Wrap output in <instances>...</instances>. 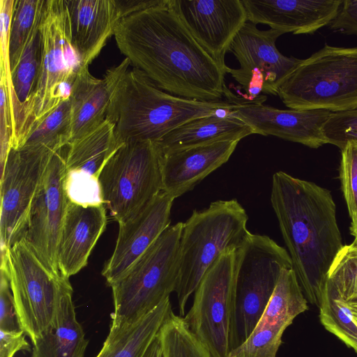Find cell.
I'll use <instances>...</instances> for the list:
<instances>
[{"instance_id": "cell-1", "label": "cell", "mask_w": 357, "mask_h": 357, "mask_svg": "<svg viewBox=\"0 0 357 357\" xmlns=\"http://www.w3.org/2000/svg\"><path fill=\"white\" fill-rule=\"evenodd\" d=\"M114 36L130 64L160 89L199 101L223 100L226 71L197 42L168 3L122 18Z\"/></svg>"}, {"instance_id": "cell-2", "label": "cell", "mask_w": 357, "mask_h": 357, "mask_svg": "<svg viewBox=\"0 0 357 357\" xmlns=\"http://www.w3.org/2000/svg\"><path fill=\"white\" fill-rule=\"evenodd\" d=\"M271 202L302 291L319 307L330 268L344 246L331 193L280 171L272 178Z\"/></svg>"}, {"instance_id": "cell-3", "label": "cell", "mask_w": 357, "mask_h": 357, "mask_svg": "<svg viewBox=\"0 0 357 357\" xmlns=\"http://www.w3.org/2000/svg\"><path fill=\"white\" fill-rule=\"evenodd\" d=\"M227 100L204 102L183 98L160 89L141 70L126 68L115 82L106 119L115 124L119 146L130 142H157L196 118L220 109L232 110Z\"/></svg>"}, {"instance_id": "cell-4", "label": "cell", "mask_w": 357, "mask_h": 357, "mask_svg": "<svg viewBox=\"0 0 357 357\" xmlns=\"http://www.w3.org/2000/svg\"><path fill=\"white\" fill-rule=\"evenodd\" d=\"M248 216L235 199L217 200L194 210L183 222L179 243V271L175 292L179 315H185L188 298L206 271L225 250L240 248L251 233Z\"/></svg>"}, {"instance_id": "cell-5", "label": "cell", "mask_w": 357, "mask_h": 357, "mask_svg": "<svg viewBox=\"0 0 357 357\" xmlns=\"http://www.w3.org/2000/svg\"><path fill=\"white\" fill-rule=\"evenodd\" d=\"M278 96L289 109L338 112L357 108V47L326 45L298 66Z\"/></svg>"}, {"instance_id": "cell-6", "label": "cell", "mask_w": 357, "mask_h": 357, "mask_svg": "<svg viewBox=\"0 0 357 357\" xmlns=\"http://www.w3.org/2000/svg\"><path fill=\"white\" fill-rule=\"evenodd\" d=\"M183 222L169 226L119 280L112 284L114 312L110 328L146 314L175 291Z\"/></svg>"}, {"instance_id": "cell-7", "label": "cell", "mask_w": 357, "mask_h": 357, "mask_svg": "<svg viewBox=\"0 0 357 357\" xmlns=\"http://www.w3.org/2000/svg\"><path fill=\"white\" fill-rule=\"evenodd\" d=\"M241 247L224 251L208 268L183 317L212 357H227L238 346L236 281Z\"/></svg>"}, {"instance_id": "cell-8", "label": "cell", "mask_w": 357, "mask_h": 357, "mask_svg": "<svg viewBox=\"0 0 357 357\" xmlns=\"http://www.w3.org/2000/svg\"><path fill=\"white\" fill-rule=\"evenodd\" d=\"M40 66L33 95L24 113L19 146L31 126L70 96L81 67L73 45L66 0H46L40 29Z\"/></svg>"}, {"instance_id": "cell-9", "label": "cell", "mask_w": 357, "mask_h": 357, "mask_svg": "<svg viewBox=\"0 0 357 357\" xmlns=\"http://www.w3.org/2000/svg\"><path fill=\"white\" fill-rule=\"evenodd\" d=\"M100 183L104 204L115 220L134 215L162 190L156 143L123 144L104 167Z\"/></svg>"}, {"instance_id": "cell-10", "label": "cell", "mask_w": 357, "mask_h": 357, "mask_svg": "<svg viewBox=\"0 0 357 357\" xmlns=\"http://www.w3.org/2000/svg\"><path fill=\"white\" fill-rule=\"evenodd\" d=\"M285 268H292V262L284 248L268 236L250 235L241 248L236 274L238 346L257 326Z\"/></svg>"}, {"instance_id": "cell-11", "label": "cell", "mask_w": 357, "mask_h": 357, "mask_svg": "<svg viewBox=\"0 0 357 357\" xmlns=\"http://www.w3.org/2000/svg\"><path fill=\"white\" fill-rule=\"evenodd\" d=\"M6 266L20 328L33 344L51 324L62 275H56L41 262L24 238L8 251Z\"/></svg>"}, {"instance_id": "cell-12", "label": "cell", "mask_w": 357, "mask_h": 357, "mask_svg": "<svg viewBox=\"0 0 357 357\" xmlns=\"http://www.w3.org/2000/svg\"><path fill=\"white\" fill-rule=\"evenodd\" d=\"M282 34L273 29L260 30L247 21L231 43L229 52L240 68H229L227 74L245 90L243 97L252 103L263 104L266 95L278 96L280 86L302 60L279 52L275 43Z\"/></svg>"}, {"instance_id": "cell-13", "label": "cell", "mask_w": 357, "mask_h": 357, "mask_svg": "<svg viewBox=\"0 0 357 357\" xmlns=\"http://www.w3.org/2000/svg\"><path fill=\"white\" fill-rule=\"evenodd\" d=\"M54 153L43 148L10 149L1 176V260L24 238L32 202Z\"/></svg>"}, {"instance_id": "cell-14", "label": "cell", "mask_w": 357, "mask_h": 357, "mask_svg": "<svg viewBox=\"0 0 357 357\" xmlns=\"http://www.w3.org/2000/svg\"><path fill=\"white\" fill-rule=\"evenodd\" d=\"M65 147L55 152L32 202L24 236L41 262L52 273L61 275L57 246L68 199L64 188Z\"/></svg>"}, {"instance_id": "cell-15", "label": "cell", "mask_w": 357, "mask_h": 357, "mask_svg": "<svg viewBox=\"0 0 357 357\" xmlns=\"http://www.w3.org/2000/svg\"><path fill=\"white\" fill-rule=\"evenodd\" d=\"M168 6L227 74L225 55L248 21L242 0H169Z\"/></svg>"}, {"instance_id": "cell-16", "label": "cell", "mask_w": 357, "mask_h": 357, "mask_svg": "<svg viewBox=\"0 0 357 357\" xmlns=\"http://www.w3.org/2000/svg\"><path fill=\"white\" fill-rule=\"evenodd\" d=\"M174 199L162 190L139 211L119 223L114 252L102 271L109 286L124 275L170 226Z\"/></svg>"}, {"instance_id": "cell-17", "label": "cell", "mask_w": 357, "mask_h": 357, "mask_svg": "<svg viewBox=\"0 0 357 357\" xmlns=\"http://www.w3.org/2000/svg\"><path fill=\"white\" fill-rule=\"evenodd\" d=\"M231 112L250 126L253 134L273 135L312 149L326 144L321 128L333 113L324 109H280L252 103L239 96Z\"/></svg>"}, {"instance_id": "cell-18", "label": "cell", "mask_w": 357, "mask_h": 357, "mask_svg": "<svg viewBox=\"0 0 357 357\" xmlns=\"http://www.w3.org/2000/svg\"><path fill=\"white\" fill-rule=\"evenodd\" d=\"M247 19L283 33L311 34L337 15L340 0H242Z\"/></svg>"}, {"instance_id": "cell-19", "label": "cell", "mask_w": 357, "mask_h": 357, "mask_svg": "<svg viewBox=\"0 0 357 357\" xmlns=\"http://www.w3.org/2000/svg\"><path fill=\"white\" fill-rule=\"evenodd\" d=\"M238 141H222L160 154L162 191L174 199L227 162Z\"/></svg>"}, {"instance_id": "cell-20", "label": "cell", "mask_w": 357, "mask_h": 357, "mask_svg": "<svg viewBox=\"0 0 357 357\" xmlns=\"http://www.w3.org/2000/svg\"><path fill=\"white\" fill-rule=\"evenodd\" d=\"M107 220L105 204L84 206L68 201L56 252L61 275L69 278L86 266Z\"/></svg>"}, {"instance_id": "cell-21", "label": "cell", "mask_w": 357, "mask_h": 357, "mask_svg": "<svg viewBox=\"0 0 357 357\" xmlns=\"http://www.w3.org/2000/svg\"><path fill=\"white\" fill-rule=\"evenodd\" d=\"M73 45L89 66L121 20L115 0H66Z\"/></svg>"}, {"instance_id": "cell-22", "label": "cell", "mask_w": 357, "mask_h": 357, "mask_svg": "<svg viewBox=\"0 0 357 357\" xmlns=\"http://www.w3.org/2000/svg\"><path fill=\"white\" fill-rule=\"evenodd\" d=\"M131 65L125 58L108 69L102 79L94 77L89 66H81L73 83L69 99L71 107L70 142L101 124L107 117L112 91L121 73Z\"/></svg>"}, {"instance_id": "cell-23", "label": "cell", "mask_w": 357, "mask_h": 357, "mask_svg": "<svg viewBox=\"0 0 357 357\" xmlns=\"http://www.w3.org/2000/svg\"><path fill=\"white\" fill-rule=\"evenodd\" d=\"M88 343L76 318L73 287L62 275L53 320L33 344L31 357H84Z\"/></svg>"}, {"instance_id": "cell-24", "label": "cell", "mask_w": 357, "mask_h": 357, "mask_svg": "<svg viewBox=\"0 0 357 357\" xmlns=\"http://www.w3.org/2000/svg\"><path fill=\"white\" fill-rule=\"evenodd\" d=\"M252 129L229 109L196 118L177 127L155 142L160 154L222 141H240Z\"/></svg>"}, {"instance_id": "cell-25", "label": "cell", "mask_w": 357, "mask_h": 357, "mask_svg": "<svg viewBox=\"0 0 357 357\" xmlns=\"http://www.w3.org/2000/svg\"><path fill=\"white\" fill-rule=\"evenodd\" d=\"M119 146L115 124L106 119L98 127L66 146V175L100 181L104 167Z\"/></svg>"}, {"instance_id": "cell-26", "label": "cell", "mask_w": 357, "mask_h": 357, "mask_svg": "<svg viewBox=\"0 0 357 357\" xmlns=\"http://www.w3.org/2000/svg\"><path fill=\"white\" fill-rule=\"evenodd\" d=\"M172 311L169 297L135 321L110 328L96 357H142Z\"/></svg>"}, {"instance_id": "cell-27", "label": "cell", "mask_w": 357, "mask_h": 357, "mask_svg": "<svg viewBox=\"0 0 357 357\" xmlns=\"http://www.w3.org/2000/svg\"><path fill=\"white\" fill-rule=\"evenodd\" d=\"M308 310L293 268L284 269L257 326H274L286 329L300 314Z\"/></svg>"}, {"instance_id": "cell-28", "label": "cell", "mask_w": 357, "mask_h": 357, "mask_svg": "<svg viewBox=\"0 0 357 357\" xmlns=\"http://www.w3.org/2000/svg\"><path fill=\"white\" fill-rule=\"evenodd\" d=\"M71 107L69 98L61 101L29 128L17 149H46L58 151L70 139Z\"/></svg>"}, {"instance_id": "cell-29", "label": "cell", "mask_w": 357, "mask_h": 357, "mask_svg": "<svg viewBox=\"0 0 357 357\" xmlns=\"http://www.w3.org/2000/svg\"><path fill=\"white\" fill-rule=\"evenodd\" d=\"M46 0L15 1L9 42L10 71L19 63L26 49L38 33Z\"/></svg>"}, {"instance_id": "cell-30", "label": "cell", "mask_w": 357, "mask_h": 357, "mask_svg": "<svg viewBox=\"0 0 357 357\" xmlns=\"http://www.w3.org/2000/svg\"><path fill=\"white\" fill-rule=\"evenodd\" d=\"M319 309L324 328L357 354V324L346 302L328 281Z\"/></svg>"}, {"instance_id": "cell-31", "label": "cell", "mask_w": 357, "mask_h": 357, "mask_svg": "<svg viewBox=\"0 0 357 357\" xmlns=\"http://www.w3.org/2000/svg\"><path fill=\"white\" fill-rule=\"evenodd\" d=\"M158 339L162 357H212L190 332L183 317L171 312L160 328Z\"/></svg>"}, {"instance_id": "cell-32", "label": "cell", "mask_w": 357, "mask_h": 357, "mask_svg": "<svg viewBox=\"0 0 357 357\" xmlns=\"http://www.w3.org/2000/svg\"><path fill=\"white\" fill-rule=\"evenodd\" d=\"M327 281L344 301H357V246L342 247L330 268Z\"/></svg>"}, {"instance_id": "cell-33", "label": "cell", "mask_w": 357, "mask_h": 357, "mask_svg": "<svg viewBox=\"0 0 357 357\" xmlns=\"http://www.w3.org/2000/svg\"><path fill=\"white\" fill-rule=\"evenodd\" d=\"M284 331L274 326H256L250 335L227 357H276Z\"/></svg>"}, {"instance_id": "cell-34", "label": "cell", "mask_w": 357, "mask_h": 357, "mask_svg": "<svg viewBox=\"0 0 357 357\" xmlns=\"http://www.w3.org/2000/svg\"><path fill=\"white\" fill-rule=\"evenodd\" d=\"M326 144L343 149L348 142L357 143V108L333 112L322 126Z\"/></svg>"}, {"instance_id": "cell-35", "label": "cell", "mask_w": 357, "mask_h": 357, "mask_svg": "<svg viewBox=\"0 0 357 357\" xmlns=\"http://www.w3.org/2000/svg\"><path fill=\"white\" fill-rule=\"evenodd\" d=\"M340 178L351 218L357 215V143L348 142L341 150Z\"/></svg>"}, {"instance_id": "cell-36", "label": "cell", "mask_w": 357, "mask_h": 357, "mask_svg": "<svg viewBox=\"0 0 357 357\" xmlns=\"http://www.w3.org/2000/svg\"><path fill=\"white\" fill-rule=\"evenodd\" d=\"M0 330L20 331L14 298L7 273L1 270L0 279Z\"/></svg>"}, {"instance_id": "cell-37", "label": "cell", "mask_w": 357, "mask_h": 357, "mask_svg": "<svg viewBox=\"0 0 357 357\" xmlns=\"http://www.w3.org/2000/svg\"><path fill=\"white\" fill-rule=\"evenodd\" d=\"M0 146L2 168L10 150L12 133L7 80L3 73H0Z\"/></svg>"}, {"instance_id": "cell-38", "label": "cell", "mask_w": 357, "mask_h": 357, "mask_svg": "<svg viewBox=\"0 0 357 357\" xmlns=\"http://www.w3.org/2000/svg\"><path fill=\"white\" fill-rule=\"evenodd\" d=\"M329 27L345 34L357 36V0L342 1L339 12L329 24Z\"/></svg>"}, {"instance_id": "cell-39", "label": "cell", "mask_w": 357, "mask_h": 357, "mask_svg": "<svg viewBox=\"0 0 357 357\" xmlns=\"http://www.w3.org/2000/svg\"><path fill=\"white\" fill-rule=\"evenodd\" d=\"M22 331L0 330V357H13L16 352L30 351L31 347Z\"/></svg>"}, {"instance_id": "cell-40", "label": "cell", "mask_w": 357, "mask_h": 357, "mask_svg": "<svg viewBox=\"0 0 357 357\" xmlns=\"http://www.w3.org/2000/svg\"><path fill=\"white\" fill-rule=\"evenodd\" d=\"M121 18L160 6L166 5L168 0H115Z\"/></svg>"}, {"instance_id": "cell-41", "label": "cell", "mask_w": 357, "mask_h": 357, "mask_svg": "<svg viewBox=\"0 0 357 357\" xmlns=\"http://www.w3.org/2000/svg\"><path fill=\"white\" fill-rule=\"evenodd\" d=\"M160 349V343L158 337L152 342L142 357H157Z\"/></svg>"}, {"instance_id": "cell-42", "label": "cell", "mask_w": 357, "mask_h": 357, "mask_svg": "<svg viewBox=\"0 0 357 357\" xmlns=\"http://www.w3.org/2000/svg\"><path fill=\"white\" fill-rule=\"evenodd\" d=\"M350 231L354 237V240L351 244L357 246V215L351 219Z\"/></svg>"}, {"instance_id": "cell-43", "label": "cell", "mask_w": 357, "mask_h": 357, "mask_svg": "<svg viewBox=\"0 0 357 357\" xmlns=\"http://www.w3.org/2000/svg\"><path fill=\"white\" fill-rule=\"evenodd\" d=\"M346 303L351 313L354 320L357 324V301L346 302Z\"/></svg>"}, {"instance_id": "cell-44", "label": "cell", "mask_w": 357, "mask_h": 357, "mask_svg": "<svg viewBox=\"0 0 357 357\" xmlns=\"http://www.w3.org/2000/svg\"><path fill=\"white\" fill-rule=\"evenodd\" d=\"M159 343H160V342H159ZM157 357H162V354H161L160 347V349H159V351H158V353Z\"/></svg>"}]
</instances>
